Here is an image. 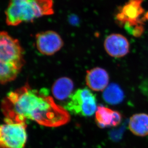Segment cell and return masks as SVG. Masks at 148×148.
I'll use <instances>...</instances> for the list:
<instances>
[{"label": "cell", "instance_id": "2", "mask_svg": "<svg viewBox=\"0 0 148 148\" xmlns=\"http://www.w3.org/2000/svg\"><path fill=\"white\" fill-rule=\"evenodd\" d=\"M54 13L53 0H10L5 12L6 23L15 27Z\"/></svg>", "mask_w": 148, "mask_h": 148}, {"label": "cell", "instance_id": "7", "mask_svg": "<svg viewBox=\"0 0 148 148\" xmlns=\"http://www.w3.org/2000/svg\"><path fill=\"white\" fill-rule=\"evenodd\" d=\"M36 45L42 54L51 56L63 47V41L59 34L52 30L43 31L36 35Z\"/></svg>", "mask_w": 148, "mask_h": 148}, {"label": "cell", "instance_id": "4", "mask_svg": "<svg viewBox=\"0 0 148 148\" xmlns=\"http://www.w3.org/2000/svg\"><path fill=\"white\" fill-rule=\"evenodd\" d=\"M0 129V148H25L27 140L26 122L4 119Z\"/></svg>", "mask_w": 148, "mask_h": 148}, {"label": "cell", "instance_id": "12", "mask_svg": "<svg viewBox=\"0 0 148 148\" xmlns=\"http://www.w3.org/2000/svg\"><path fill=\"white\" fill-rule=\"evenodd\" d=\"M129 127L135 135L140 137L148 135V115L140 113L133 115L129 121Z\"/></svg>", "mask_w": 148, "mask_h": 148}, {"label": "cell", "instance_id": "5", "mask_svg": "<svg viewBox=\"0 0 148 148\" xmlns=\"http://www.w3.org/2000/svg\"><path fill=\"white\" fill-rule=\"evenodd\" d=\"M65 109L74 115L92 116L97 110L95 95L88 88L77 90L69 97Z\"/></svg>", "mask_w": 148, "mask_h": 148}, {"label": "cell", "instance_id": "8", "mask_svg": "<svg viewBox=\"0 0 148 148\" xmlns=\"http://www.w3.org/2000/svg\"><path fill=\"white\" fill-rule=\"evenodd\" d=\"M104 48L110 56L119 58L129 53L130 44L124 36L119 34H112L105 39Z\"/></svg>", "mask_w": 148, "mask_h": 148}, {"label": "cell", "instance_id": "10", "mask_svg": "<svg viewBox=\"0 0 148 148\" xmlns=\"http://www.w3.org/2000/svg\"><path fill=\"white\" fill-rule=\"evenodd\" d=\"M95 119L101 128L116 127L120 124L122 116L120 113L104 106H98L95 113Z\"/></svg>", "mask_w": 148, "mask_h": 148}, {"label": "cell", "instance_id": "3", "mask_svg": "<svg viewBox=\"0 0 148 148\" xmlns=\"http://www.w3.org/2000/svg\"><path fill=\"white\" fill-rule=\"evenodd\" d=\"M144 0H129L119 9L115 16L116 22L130 35L135 37L141 36L144 32L145 20L142 4Z\"/></svg>", "mask_w": 148, "mask_h": 148}, {"label": "cell", "instance_id": "1", "mask_svg": "<svg viewBox=\"0 0 148 148\" xmlns=\"http://www.w3.org/2000/svg\"><path fill=\"white\" fill-rule=\"evenodd\" d=\"M1 109L5 119L13 121L29 119L45 127H57L70 120L68 112L57 105L46 90L33 89L28 84L9 92Z\"/></svg>", "mask_w": 148, "mask_h": 148}, {"label": "cell", "instance_id": "14", "mask_svg": "<svg viewBox=\"0 0 148 148\" xmlns=\"http://www.w3.org/2000/svg\"><path fill=\"white\" fill-rule=\"evenodd\" d=\"M104 100L110 105H117L123 101L124 94L122 90L116 84L108 85L103 90V94Z\"/></svg>", "mask_w": 148, "mask_h": 148}, {"label": "cell", "instance_id": "13", "mask_svg": "<svg viewBox=\"0 0 148 148\" xmlns=\"http://www.w3.org/2000/svg\"><path fill=\"white\" fill-rule=\"evenodd\" d=\"M23 67L13 63L0 62V80L2 84L15 80Z\"/></svg>", "mask_w": 148, "mask_h": 148}, {"label": "cell", "instance_id": "9", "mask_svg": "<svg viewBox=\"0 0 148 148\" xmlns=\"http://www.w3.org/2000/svg\"><path fill=\"white\" fill-rule=\"evenodd\" d=\"M85 81L87 85L91 90L102 91L108 85L109 75L105 69L96 67L87 71Z\"/></svg>", "mask_w": 148, "mask_h": 148}, {"label": "cell", "instance_id": "6", "mask_svg": "<svg viewBox=\"0 0 148 148\" xmlns=\"http://www.w3.org/2000/svg\"><path fill=\"white\" fill-rule=\"evenodd\" d=\"M24 51L18 39L13 38L7 32L0 34V62L13 63L23 67Z\"/></svg>", "mask_w": 148, "mask_h": 148}, {"label": "cell", "instance_id": "11", "mask_svg": "<svg viewBox=\"0 0 148 148\" xmlns=\"http://www.w3.org/2000/svg\"><path fill=\"white\" fill-rule=\"evenodd\" d=\"M73 87V82L71 79L61 77L55 82L52 87V92L56 99L63 100L71 95Z\"/></svg>", "mask_w": 148, "mask_h": 148}]
</instances>
